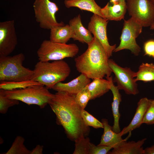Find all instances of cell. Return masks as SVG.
I'll list each match as a JSON object with an SVG mask.
<instances>
[{"mask_svg":"<svg viewBox=\"0 0 154 154\" xmlns=\"http://www.w3.org/2000/svg\"><path fill=\"white\" fill-rule=\"evenodd\" d=\"M108 22L107 20L93 14L88 23V29L101 43L109 58L116 48V45H111L109 42L107 34Z\"/></svg>","mask_w":154,"mask_h":154,"instance_id":"8fae6325","label":"cell"},{"mask_svg":"<svg viewBox=\"0 0 154 154\" xmlns=\"http://www.w3.org/2000/svg\"><path fill=\"white\" fill-rule=\"evenodd\" d=\"M69 25L74 33V40L87 44L92 40L93 37L90 31L83 25L80 14L71 19L69 22Z\"/></svg>","mask_w":154,"mask_h":154,"instance_id":"e0dca14e","label":"cell"},{"mask_svg":"<svg viewBox=\"0 0 154 154\" xmlns=\"http://www.w3.org/2000/svg\"><path fill=\"white\" fill-rule=\"evenodd\" d=\"M142 123L154 124V100H149V103L144 114Z\"/></svg>","mask_w":154,"mask_h":154,"instance_id":"f546056e","label":"cell"},{"mask_svg":"<svg viewBox=\"0 0 154 154\" xmlns=\"http://www.w3.org/2000/svg\"><path fill=\"white\" fill-rule=\"evenodd\" d=\"M43 146L39 145H37L31 151V154H42L43 153Z\"/></svg>","mask_w":154,"mask_h":154,"instance_id":"d6a6232c","label":"cell"},{"mask_svg":"<svg viewBox=\"0 0 154 154\" xmlns=\"http://www.w3.org/2000/svg\"><path fill=\"white\" fill-rule=\"evenodd\" d=\"M142 27L131 17L127 20H124L119 44L114 52L128 49L135 55H138L141 48L137 43L136 39L142 32Z\"/></svg>","mask_w":154,"mask_h":154,"instance_id":"ba28073f","label":"cell"},{"mask_svg":"<svg viewBox=\"0 0 154 154\" xmlns=\"http://www.w3.org/2000/svg\"><path fill=\"white\" fill-rule=\"evenodd\" d=\"M127 10L131 17L142 27L154 22V5L149 0H126Z\"/></svg>","mask_w":154,"mask_h":154,"instance_id":"9c48e42d","label":"cell"},{"mask_svg":"<svg viewBox=\"0 0 154 154\" xmlns=\"http://www.w3.org/2000/svg\"><path fill=\"white\" fill-rule=\"evenodd\" d=\"M104 131L100 141L98 145H104L114 148L117 147L125 139H123L121 131L119 133L115 132L112 129V126L108 123L107 119L104 118L101 120Z\"/></svg>","mask_w":154,"mask_h":154,"instance_id":"5bb4252c","label":"cell"},{"mask_svg":"<svg viewBox=\"0 0 154 154\" xmlns=\"http://www.w3.org/2000/svg\"><path fill=\"white\" fill-rule=\"evenodd\" d=\"M81 114L85 124L88 126L96 129L104 128L101 121H100L84 109H82Z\"/></svg>","mask_w":154,"mask_h":154,"instance_id":"83f0119b","label":"cell"},{"mask_svg":"<svg viewBox=\"0 0 154 154\" xmlns=\"http://www.w3.org/2000/svg\"><path fill=\"white\" fill-rule=\"evenodd\" d=\"M19 104V101L16 99L8 98L0 90V112L5 114L10 107Z\"/></svg>","mask_w":154,"mask_h":154,"instance_id":"f1b7e54d","label":"cell"},{"mask_svg":"<svg viewBox=\"0 0 154 154\" xmlns=\"http://www.w3.org/2000/svg\"><path fill=\"white\" fill-rule=\"evenodd\" d=\"M18 40L14 20L0 22V56H7L15 48Z\"/></svg>","mask_w":154,"mask_h":154,"instance_id":"7c38bea8","label":"cell"},{"mask_svg":"<svg viewBox=\"0 0 154 154\" xmlns=\"http://www.w3.org/2000/svg\"><path fill=\"white\" fill-rule=\"evenodd\" d=\"M90 82V79L81 73L76 78L68 82H61L57 83L52 89L57 92H63L76 95Z\"/></svg>","mask_w":154,"mask_h":154,"instance_id":"4fadbf2b","label":"cell"},{"mask_svg":"<svg viewBox=\"0 0 154 154\" xmlns=\"http://www.w3.org/2000/svg\"><path fill=\"white\" fill-rule=\"evenodd\" d=\"M112 76L106 77V79H95L88 85L90 92V100L99 98L110 90Z\"/></svg>","mask_w":154,"mask_h":154,"instance_id":"ffe728a7","label":"cell"},{"mask_svg":"<svg viewBox=\"0 0 154 154\" xmlns=\"http://www.w3.org/2000/svg\"><path fill=\"white\" fill-rule=\"evenodd\" d=\"M108 63L115 75L113 81L116 82L118 89L123 90L127 94L135 95L137 94L139 91L134 78L136 72L130 68L120 66L111 59H109Z\"/></svg>","mask_w":154,"mask_h":154,"instance_id":"30bf717a","label":"cell"},{"mask_svg":"<svg viewBox=\"0 0 154 154\" xmlns=\"http://www.w3.org/2000/svg\"><path fill=\"white\" fill-rule=\"evenodd\" d=\"M74 31L69 25L54 27L50 30V40L52 42L66 43L74 37Z\"/></svg>","mask_w":154,"mask_h":154,"instance_id":"44dd1931","label":"cell"},{"mask_svg":"<svg viewBox=\"0 0 154 154\" xmlns=\"http://www.w3.org/2000/svg\"><path fill=\"white\" fill-rule=\"evenodd\" d=\"M91 97V93L87 85L76 95L75 99L81 109H84L90 100Z\"/></svg>","mask_w":154,"mask_h":154,"instance_id":"4316f807","label":"cell"},{"mask_svg":"<svg viewBox=\"0 0 154 154\" xmlns=\"http://www.w3.org/2000/svg\"><path fill=\"white\" fill-rule=\"evenodd\" d=\"M38 84H40L33 80L17 82H0V89L4 90H12Z\"/></svg>","mask_w":154,"mask_h":154,"instance_id":"d4e9b609","label":"cell"},{"mask_svg":"<svg viewBox=\"0 0 154 154\" xmlns=\"http://www.w3.org/2000/svg\"><path fill=\"white\" fill-rule=\"evenodd\" d=\"M144 154H154V144L151 147L145 148Z\"/></svg>","mask_w":154,"mask_h":154,"instance_id":"836d02e7","label":"cell"},{"mask_svg":"<svg viewBox=\"0 0 154 154\" xmlns=\"http://www.w3.org/2000/svg\"><path fill=\"white\" fill-rule=\"evenodd\" d=\"M112 148L111 147L104 145L96 146L90 142L89 154H106Z\"/></svg>","mask_w":154,"mask_h":154,"instance_id":"4dcf8cb0","label":"cell"},{"mask_svg":"<svg viewBox=\"0 0 154 154\" xmlns=\"http://www.w3.org/2000/svg\"><path fill=\"white\" fill-rule=\"evenodd\" d=\"M7 97L21 101L29 105L34 104L40 108L48 104L54 94L45 86L38 84L12 90L0 89Z\"/></svg>","mask_w":154,"mask_h":154,"instance_id":"5b68a950","label":"cell"},{"mask_svg":"<svg viewBox=\"0 0 154 154\" xmlns=\"http://www.w3.org/2000/svg\"><path fill=\"white\" fill-rule=\"evenodd\" d=\"M79 51V47L74 43H59L45 40L37 50V54L39 61H50L73 58Z\"/></svg>","mask_w":154,"mask_h":154,"instance_id":"8992f818","label":"cell"},{"mask_svg":"<svg viewBox=\"0 0 154 154\" xmlns=\"http://www.w3.org/2000/svg\"><path fill=\"white\" fill-rule=\"evenodd\" d=\"M127 11L125 1H120L112 5L108 3L101 9L105 19L108 21H120L123 19Z\"/></svg>","mask_w":154,"mask_h":154,"instance_id":"2e32d148","label":"cell"},{"mask_svg":"<svg viewBox=\"0 0 154 154\" xmlns=\"http://www.w3.org/2000/svg\"><path fill=\"white\" fill-rule=\"evenodd\" d=\"M149 100L146 97L141 98L138 102L135 114L129 124L121 131L122 135L130 133L139 127L142 124L143 117L148 105Z\"/></svg>","mask_w":154,"mask_h":154,"instance_id":"9a60e30c","label":"cell"},{"mask_svg":"<svg viewBox=\"0 0 154 154\" xmlns=\"http://www.w3.org/2000/svg\"><path fill=\"white\" fill-rule=\"evenodd\" d=\"M24 54L0 56V82H17L32 80L33 70L24 67Z\"/></svg>","mask_w":154,"mask_h":154,"instance_id":"277c9868","label":"cell"},{"mask_svg":"<svg viewBox=\"0 0 154 154\" xmlns=\"http://www.w3.org/2000/svg\"><path fill=\"white\" fill-rule=\"evenodd\" d=\"M64 4L66 7H76L82 10L90 12L104 19L101 11V8L95 0H65Z\"/></svg>","mask_w":154,"mask_h":154,"instance_id":"7402d4cb","label":"cell"},{"mask_svg":"<svg viewBox=\"0 0 154 154\" xmlns=\"http://www.w3.org/2000/svg\"><path fill=\"white\" fill-rule=\"evenodd\" d=\"M146 138H145L136 142L134 141L127 142L125 139L117 147L113 148L109 152L110 154H144V149L142 145Z\"/></svg>","mask_w":154,"mask_h":154,"instance_id":"ac0fdd59","label":"cell"},{"mask_svg":"<svg viewBox=\"0 0 154 154\" xmlns=\"http://www.w3.org/2000/svg\"><path fill=\"white\" fill-rule=\"evenodd\" d=\"M126 0H110V3L112 5L115 4L118 2L123 1H125Z\"/></svg>","mask_w":154,"mask_h":154,"instance_id":"e575fe53","label":"cell"},{"mask_svg":"<svg viewBox=\"0 0 154 154\" xmlns=\"http://www.w3.org/2000/svg\"><path fill=\"white\" fill-rule=\"evenodd\" d=\"M145 55L154 58V40H150L145 42L144 45Z\"/></svg>","mask_w":154,"mask_h":154,"instance_id":"1f68e13d","label":"cell"},{"mask_svg":"<svg viewBox=\"0 0 154 154\" xmlns=\"http://www.w3.org/2000/svg\"><path fill=\"white\" fill-rule=\"evenodd\" d=\"M24 138L17 136L9 149L5 154H31V151L28 149L24 145Z\"/></svg>","mask_w":154,"mask_h":154,"instance_id":"cb8c5ba5","label":"cell"},{"mask_svg":"<svg viewBox=\"0 0 154 154\" xmlns=\"http://www.w3.org/2000/svg\"><path fill=\"white\" fill-rule=\"evenodd\" d=\"M150 29L151 30H154V22L150 26Z\"/></svg>","mask_w":154,"mask_h":154,"instance_id":"d590c367","label":"cell"},{"mask_svg":"<svg viewBox=\"0 0 154 154\" xmlns=\"http://www.w3.org/2000/svg\"><path fill=\"white\" fill-rule=\"evenodd\" d=\"M74 142L75 148L73 154H89L90 142L88 137L82 136Z\"/></svg>","mask_w":154,"mask_h":154,"instance_id":"484cf974","label":"cell"},{"mask_svg":"<svg viewBox=\"0 0 154 154\" xmlns=\"http://www.w3.org/2000/svg\"><path fill=\"white\" fill-rule=\"evenodd\" d=\"M135 80L147 82L154 81V64L153 63H143L136 72Z\"/></svg>","mask_w":154,"mask_h":154,"instance_id":"603a6c76","label":"cell"},{"mask_svg":"<svg viewBox=\"0 0 154 154\" xmlns=\"http://www.w3.org/2000/svg\"><path fill=\"white\" fill-rule=\"evenodd\" d=\"M75 95L57 92L48 104L56 116L57 123L62 126L68 137L74 141L81 136L87 137L90 130L82 117V109Z\"/></svg>","mask_w":154,"mask_h":154,"instance_id":"6da1fadb","label":"cell"},{"mask_svg":"<svg viewBox=\"0 0 154 154\" xmlns=\"http://www.w3.org/2000/svg\"><path fill=\"white\" fill-rule=\"evenodd\" d=\"M88 44V48L75 59L77 70L90 79L102 78L110 76L112 71L109 58L103 46L95 37Z\"/></svg>","mask_w":154,"mask_h":154,"instance_id":"7a4b0ae2","label":"cell"},{"mask_svg":"<svg viewBox=\"0 0 154 154\" xmlns=\"http://www.w3.org/2000/svg\"><path fill=\"white\" fill-rule=\"evenodd\" d=\"M32 80L48 89H52L57 83L65 80L69 76L70 68L63 60L49 61H39L35 66Z\"/></svg>","mask_w":154,"mask_h":154,"instance_id":"3957f363","label":"cell"},{"mask_svg":"<svg viewBox=\"0 0 154 154\" xmlns=\"http://www.w3.org/2000/svg\"><path fill=\"white\" fill-rule=\"evenodd\" d=\"M33 8L36 20L41 28L50 30L65 25L63 22L58 23L56 20L55 14L59 8L55 3L50 0H35Z\"/></svg>","mask_w":154,"mask_h":154,"instance_id":"52a82bcc","label":"cell"},{"mask_svg":"<svg viewBox=\"0 0 154 154\" xmlns=\"http://www.w3.org/2000/svg\"><path fill=\"white\" fill-rule=\"evenodd\" d=\"M154 5V0H149Z\"/></svg>","mask_w":154,"mask_h":154,"instance_id":"8d00e7d4","label":"cell"},{"mask_svg":"<svg viewBox=\"0 0 154 154\" xmlns=\"http://www.w3.org/2000/svg\"><path fill=\"white\" fill-rule=\"evenodd\" d=\"M110 90L113 95V101L112 104V108L114 117V124L112 126L113 130L116 133L121 132L119 125V120L121 114L119 111V106L121 101V96L117 86L114 84L112 77L111 79Z\"/></svg>","mask_w":154,"mask_h":154,"instance_id":"d6986e66","label":"cell"}]
</instances>
